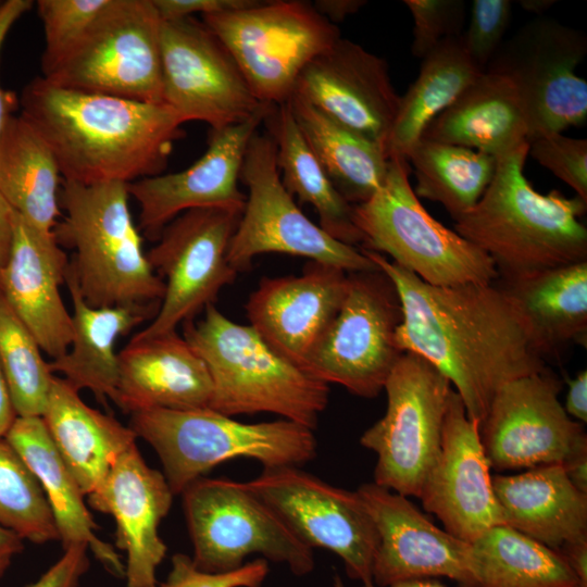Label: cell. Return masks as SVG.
<instances>
[{
  "instance_id": "6da1fadb",
  "label": "cell",
  "mask_w": 587,
  "mask_h": 587,
  "mask_svg": "<svg viewBox=\"0 0 587 587\" xmlns=\"http://www.w3.org/2000/svg\"><path fill=\"white\" fill-rule=\"evenodd\" d=\"M360 249L400 298V350L422 357L445 375L479 427L502 385L547 369L519 307L497 280L433 286L385 255Z\"/></svg>"
},
{
  "instance_id": "7a4b0ae2",
  "label": "cell",
  "mask_w": 587,
  "mask_h": 587,
  "mask_svg": "<svg viewBox=\"0 0 587 587\" xmlns=\"http://www.w3.org/2000/svg\"><path fill=\"white\" fill-rule=\"evenodd\" d=\"M18 103L67 182L129 184L159 175L185 135L164 103L72 90L42 76L23 88Z\"/></svg>"
},
{
  "instance_id": "3957f363",
  "label": "cell",
  "mask_w": 587,
  "mask_h": 587,
  "mask_svg": "<svg viewBox=\"0 0 587 587\" xmlns=\"http://www.w3.org/2000/svg\"><path fill=\"white\" fill-rule=\"evenodd\" d=\"M528 143L497 159L478 202L454 221V232L492 261L498 282L515 283L587 261V202L559 190L544 195L524 175Z\"/></svg>"
},
{
  "instance_id": "277c9868",
  "label": "cell",
  "mask_w": 587,
  "mask_h": 587,
  "mask_svg": "<svg viewBox=\"0 0 587 587\" xmlns=\"http://www.w3.org/2000/svg\"><path fill=\"white\" fill-rule=\"evenodd\" d=\"M128 199L126 183H61L59 203L65 214L53 234L60 247L74 249L68 263L83 299L93 308L160 305L164 295Z\"/></svg>"
},
{
  "instance_id": "5b68a950",
  "label": "cell",
  "mask_w": 587,
  "mask_h": 587,
  "mask_svg": "<svg viewBox=\"0 0 587 587\" xmlns=\"http://www.w3.org/2000/svg\"><path fill=\"white\" fill-rule=\"evenodd\" d=\"M198 322H184V338L205 363L213 391L209 408L227 416L274 413L316 427L328 403V384L273 350L250 326L215 304Z\"/></svg>"
},
{
  "instance_id": "8992f818",
  "label": "cell",
  "mask_w": 587,
  "mask_h": 587,
  "mask_svg": "<svg viewBox=\"0 0 587 587\" xmlns=\"http://www.w3.org/2000/svg\"><path fill=\"white\" fill-rule=\"evenodd\" d=\"M129 427L157 452L174 496L233 459H252L264 469L299 466L317 450L313 429L299 423H242L210 408L135 412Z\"/></svg>"
},
{
  "instance_id": "52a82bcc",
  "label": "cell",
  "mask_w": 587,
  "mask_h": 587,
  "mask_svg": "<svg viewBox=\"0 0 587 587\" xmlns=\"http://www.w3.org/2000/svg\"><path fill=\"white\" fill-rule=\"evenodd\" d=\"M404 158L389 159L383 186L353 205V222L363 236L360 248L388 254L423 282L439 287L498 280L491 259L435 220L409 180Z\"/></svg>"
},
{
  "instance_id": "ba28073f",
  "label": "cell",
  "mask_w": 587,
  "mask_h": 587,
  "mask_svg": "<svg viewBox=\"0 0 587 587\" xmlns=\"http://www.w3.org/2000/svg\"><path fill=\"white\" fill-rule=\"evenodd\" d=\"M202 18L265 104L288 101L305 65L340 38L337 25L304 1H258Z\"/></svg>"
},
{
  "instance_id": "9c48e42d",
  "label": "cell",
  "mask_w": 587,
  "mask_h": 587,
  "mask_svg": "<svg viewBox=\"0 0 587 587\" xmlns=\"http://www.w3.org/2000/svg\"><path fill=\"white\" fill-rule=\"evenodd\" d=\"M180 495L193 546L191 559L200 571L230 572L252 553L285 563L298 576L313 571V549L243 483L200 477Z\"/></svg>"
},
{
  "instance_id": "30bf717a",
  "label": "cell",
  "mask_w": 587,
  "mask_h": 587,
  "mask_svg": "<svg viewBox=\"0 0 587 587\" xmlns=\"http://www.w3.org/2000/svg\"><path fill=\"white\" fill-rule=\"evenodd\" d=\"M240 179L248 188L246 204L227 248V261L238 273L263 253L307 258L347 273L379 267L354 246L344 243L310 221L280 179L276 147L268 134L252 136Z\"/></svg>"
},
{
  "instance_id": "8fae6325",
  "label": "cell",
  "mask_w": 587,
  "mask_h": 587,
  "mask_svg": "<svg viewBox=\"0 0 587 587\" xmlns=\"http://www.w3.org/2000/svg\"><path fill=\"white\" fill-rule=\"evenodd\" d=\"M160 27L152 0H110L76 47L42 77L72 90L163 103Z\"/></svg>"
},
{
  "instance_id": "7c38bea8",
  "label": "cell",
  "mask_w": 587,
  "mask_h": 587,
  "mask_svg": "<svg viewBox=\"0 0 587 587\" xmlns=\"http://www.w3.org/2000/svg\"><path fill=\"white\" fill-rule=\"evenodd\" d=\"M587 53L586 35L538 16L504 40L485 72L507 77L525 115L527 141L582 126L587 120V82L576 67Z\"/></svg>"
},
{
  "instance_id": "4fadbf2b",
  "label": "cell",
  "mask_w": 587,
  "mask_h": 587,
  "mask_svg": "<svg viewBox=\"0 0 587 587\" xmlns=\"http://www.w3.org/2000/svg\"><path fill=\"white\" fill-rule=\"evenodd\" d=\"M451 389L428 361L402 353L384 386L386 412L360 438L361 446L377 455L373 483L419 498L439 452Z\"/></svg>"
},
{
  "instance_id": "5bb4252c",
  "label": "cell",
  "mask_w": 587,
  "mask_h": 587,
  "mask_svg": "<svg viewBox=\"0 0 587 587\" xmlns=\"http://www.w3.org/2000/svg\"><path fill=\"white\" fill-rule=\"evenodd\" d=\"M401 301L380 270L348 273L342 304L304 363L326 384H338L362 398H375L402 351L396 330Z\"/></svg>"
},
{
  "instance_id": "9a60e30c",
  "label": "cell",
  "mask_w": 587,
  "mask_h": 587,
  "mask_svg": "<svg viewBox=\"0 0 587 587\" xmlns=\"http://www.w3.org/2000/svg\"><path fill=\"white\" fill-rule=\"evenodd\" d=\"M242 212L220 208L185 211L167 223L147 252L164 283V295L152 322L134 335L149 338L176 330L178 324L214 304L238 272L227 261V248Z\"/></svg>"
},
{
  "instance_id": "2e32d148",
  "label": "cell",
  "mask_w": 587,
  "mask_h": 587,
  "mask_svg": "<svg viewBox=\"0 0 587 587\" xmlns=\"http://www.w3.org/2000/svg\"><path fill=\"white\" fill-rule=\"evenodd\" d=\"M243 486L307 546L332 551L350 578L373 584L378 535L357 491L333 486L298 466L264 469Z\"/></svg>"
},
{
  "instance_id": "e0dca14e",
  "label": "cell",
  "mask_w": 587,
  "mask_h": 587,
  "mask_svg": "<svg viewBox=\"0 0 587 587\" xmlns=\"http://www.w3.org/2000/svg\"><path fill=\"white\" fill-rule=\"evenodd\" d=\"M162 102L184 123L220 129L246 121L263 104L222 41L192 16L161 20Z\"/></svg>"
},
{
  "instance_id": "ac0fdd59",
  "label": "cell",
  "mask_w": 587,
  "mask_h": 587,
  "mask_svg": "<svg viewBox=\"0 0 587 587\" xmlns=\"http://www.w3.org/2000/svg\"><path fill=\"white\" fill-rule=\"evenodd\" d=\"M561 387L547 367L499 388L479 427L490 469L562 464L574 449L587 444L582 423L570 417L559 400Z\"/></svg>"
},
{
  "instance_id": "d6986e66",
  "label": "cell",
  "mask_w": 587,
  "mask_h": 587,
  "mask_svg": "<svg viewBox=\"0 0 587 587\" xmlns=\"http://www.w3.org/2000/svg\"><path fill=\"white\" fill-rule=\"evenodd\" d=\"M273 104L249 118L211 129L208 149L188 168L127 184L139 204L138 229L157 241L164 226L192 209L220 208L242 212L246 196L238 188L247 147Z\"/></svg>"
},
{
  "instance_id": "ffe728a7",
  "label": "cell",
  "mask_w": 587,
  "mask_h": 587,
  "mask_svg": "<svg viewBox=\"0 0 587 587\" xmlns=\"http://www.w3.org/2000/svg\"><path fill=\"white\" fill-rule=\"evenodd\" d=\"M419 498L424 510L441 521L444 529L467 542L504 524L479 426L466 415L453 388L448 398L439 452Z\"/></svg>"
},
{
  "instance_id": "44dd1931",
  "label": "cell",
  "mask_w": 587,
  "mask_h": 587,
  "mask_svg": "<svg viewBox=\"0 0 587 587\" xmlns=\"http://www.w3.org/2000/svg\"><path fill=\"white\" fill-rule=\"evenodd\" d=\"M357 492L378 535L372 566L376 587L436 577L455 580L460 587H475L470 569L471 542L436 526L405 496L375 483L361 485Z\"/></svg>"
},
{
  "instance_id": "7402d4cb",
  "label": "cell",
  "mask_w": 587,
  "mask_h": 587,
  "mask_svg": "<svg viewBox=\"0 0 587 587\" xmlns=\"http://www.w3.org/2000/svg\"><path fill=\"white\" fill-rule=\"evenodd\" d=\"M292 96L384 150L400 101L385 59L341 37L305 65Z\"/></svg>"
},
{
  "instance_id": "603a6c76",
  "label": "cell",
  "mask_w": 587,
  "mask_h": 587,
  "mask_svg": "<svg viewBox=\"0 0 587 587\" xmlns=\"http://www.w3.org/2000/svg\"><path fill=\"white\" fill-rule=\"evenodd\" d=\"M347 289L346 271L313 261L300 275L263 277L245 305L249 325L273 350L304 370Z\"/></svg>"
},
{
  "instance_id": "cb8c5ba5",
  "label": "cell",
  "mask_w": 587,
  "mask_h": 587,
  "mask_svg": "<svg viewBox=\"0 0 587 587\" xmlns=\"http://www.w3.org/2000/svg\"><path fill=\"white\" fill-rule=\"evenodd\" d=\"M173 492L163 473L150 467L137 445L124 451L102 483L89 495L91 508L113 516L116 546L126 552L127 587H151L167 547L158 529L167 515Z\"/></svg>"
},
{
  "instance_id": "d4e9b609",
  "label": "cell",
  "mask_w": 587,
  "mask_h": 587,
  "mask_svg": "<svg viewBox=\"0 0 587 587\" xmlns=\"http://www.w3.org/2000/svg\"><path fill=\"white\" fill-rule=\"evenodd\" d=\"M67 264L54 234L39 232L14 211L0 291L52 360L66 353L73 336L72 315L60 294Z\"/></svg>"
},
{
  "instance_id": "484cf974",
  "label": "cell",
  "mask_w": 587,
  "mask_h": 587,
  "mask_svg": "<svg viewBox=\"0 0 587 587\" xmlns=\"http://www.w3.org/2000/svg\"><path fill=\"white\" fill-rule=\"evenodd\" d=\"M212 391L205 363L176 330L133 337L118 352L114 403L124 412L209 408Z\"/></svg>"
},
{
  "instance_id": "4316f807",
  "label": "cell",
  "mask_w": 587,
  "mask_h": 587,
  "mask_svg": "<svg viewBox=\"0 0 587 587\" xmlns=\"http://www.w3.org/2000/svg\"><path fill=\"white\" fill-rule=\"evenodd\" d=\"M64 283L73 304V336L66 353L49 362L50 371L61 374L77 391L88 389L103 404L108 399L114 402L118 379L115 344L121 336L153 319L160 305L93 308L83 299L70 263Z\"/></svg>"
},
{
  "instance_id": "83f0119b",
  "label": "cell",
  "mask_w": 587,
  "mask_h": 587,
  "mask_svg": "<svg viewBox=\"0 0 587 587\" xmlns=\"http://www.w3.org/2000/svg\"><path fill=\"white\" fill-rule=\"evenodd\" d=\"M491 480L504 525L555 551L587 536V495L570 482L562 464Z\"/></svg>"
},
{
  "instance_id": "f1b7e54d",
  "label": "cell",
  "mask_w": 587,
  "mask_h": 587,
  "mask_svg": "<svg viewBox=\"0 0 587 587\" xmlns=\"http://www.w3.org/2000/svg\"><path fill=\"white\" fill-rule=\"evenodd\" d=\"M42 420L61 459L84 495L104 479L116 459L136 444L129 426L89 407L60 376H53Z\"/></svg>"
},
{
  "instance_id": "f546056e",
  "label": "cell",
  "mask_w": 587,
  "mask_h": 587,
  "mask_svg": "<svg viewBox=\"0 0 587 587\" xmlns=\"http://www.w3.org/2000/svg\"><path fill=\"white\" fill-rule=\"evenodd\" d=\"M38 479L51 509L63 549L85 545L104 567L124 577L114 548L100 539L78 483L52 444L41 416H16L5 437Z\"/></svg>"
},
{
  "instance_id": "4dcf8cb0",
  "label": "cell",
  "mask_w": 587,
  "mask_h": 587,
  "mask_svg": "<svg viewBox=\"0 0 587 587\" xmlns=\"http://www.w3.org/2000/svg\"><path fill=\"white\" fill-rule=\"evenodd\" d=\"M525 115L512 83L484 72L425 129L422 138L499 159L528 143Z\"/></svg>"
},
{
  "instance_id": "1f68e13d",
  "label": "cell",
  "mask_w": 587,
  "mask_h": 587,
  "mask_svg": "<svg viewBox=\"0 0 587 587\" xmlns=\"http://www.w3.org/2000/svg\"><path fill=\"white\" fill-rule=\"evenodd\" d=\"M61 174L45 139L21 114L10 115L0 135V192L10 207L43 234L60 215Z\"/></svg>"
},
{
  "instance_id": "d6a6232c",
  "label": "cell",
  "mask_w": 587,
  "mask_h": 587,
  "mask_svg": "<svg viewBox=\"0 0 587 587\" xmlns=\"http://www.w3.org/2000/svg\"><path fill=\"white\" fill-rule=\"evenodd\" d=\"M498 283L519 307L545 360L571 342L586 344L587 261Z\"/></svg>"
},
{
  "instance_id": "836d02e7",
  "label": "cell",
  "mask_w": 587,
  "mask_h": 587,
  "mask_svg": "<svg viewBox=\"0 0 587 587\" xmlns=\"http://www.w3.org/2000/svg\"><path fill=\"white\" fill-rule=\"evenodd\" d=\"M288 102L302 136L338 192L352 205L369 200L387 176L389 159L384 148L296 96Z\"/></svg>"
},
{
  "instance_id": "e575fe53",
  "label": "cell",
  "mask_w": 587,
  "mask_h": 587,
  "mask_svg": "<svg viewBox=\"0 0 587 587\" xmlns=\"http://www.w3.org/2000/svg\"><path fill=\"white\" fill-rule=\"evenodd\" d=\"M462 35L444 40L422 59L416 79L400 96L385 142L388 159H407L427 126L484 73L467 54Z\"/></svg>"
},
{
  "instance_id": "d590c367",
  "label": "cell",
  "mask_w": 587,
  "mask_h": 587,
  "mask_svg": "<svg viewBox=\"0 0 587 587\" xmlns=\"http://www.w3.org/2000/svg\"><path fill=\"white\" fill-rule=\"evenodd\" d=\"M263 123L275 143L286 190L314 208L321 228L328 235L350 246H362L363 236L353 222V205L328 178L302 136L289 102L273 104Z\"/></svg>"
},
{
  "instance_id": "8d00e7d4",
  "label": "cell",
  "mask_w": 587,
  "mask_h": 587,
  "mask_svg": "<svg viewBox=\"0 0 587 587\" xmlns=\"http://www.w3.org/2000/svg\"><path fill=\"white\" fill-rule=\"evenodd\" d=\"M475 587H585L563 558L501 524L471 542Z\"/></svg>"
},
{
  "instance_id": "74e56055",
  "label": "cell",
  "mask_w": 587,
  "mask_h": 587,
  "mask_svg": "<svg viewBox=\"0 0 587 587\" xmlns=\"http://www.w3.org/2000/svg\"><path fill=\"white\" fill-rule=\"evenodd\" d=\"M417 198L439 202L457 221L471 210L490 184L497 159L486 153L421 138L407 155Z\"/></svg>"
},
{
  "instance_id": "f35d334b",
  "label": "cell",
  "mask_w": 587,
  "mask_h": 587,
  "mask_svg": "<svg viewBox=\"0 0 587 587\" xmlns=\"http://www.w3.org/2000/svg\"><path fill=\"white\" fill-rule=\"evenodd\" d=\"M0 364L16 416H42L54 375L34 335L1 291Z\"/></svg>"
},
{
  "instance_id": "ab89813d",
  "label": "cell",
  "mask_w": 587,
  "mask_h": 587,
  "mask_svg": "<svg viewBox=\"0 0 587 587\" xmlns=\"http://www.w3.org/2000/svg\"><path fill=\"white\" fill-rule=\"evenodd\" d=\"M0 525L35 544L60 540L38 479L5 438H0Z\"/></svg>"
},
{
  "instance_id": "60d3db41",
  "label": "cell",
  "mask_w": 587,
  "mask_h": 587,
  "mask_svg": "<svg viewBox=\"0 0 587 587\" xmlns=\"http://www.w3.org/2000/svg\"><path fill=\"white\" fill-rule=\"evenodd\" d=\"M110 0H39L45 51L41 70L47 75L80 41ZM42 75V76H43Z\"/></svg>"
},
{
  "instance_id": "b9f144b4",
  "label": "cell",
  "mask_w": 587,
  "mask_h": 587,
  "mask_svg": "<svg viewBox=\"0 0 587 587\" xmlns=\"http://www.w3.org/2000/svg\"><path fill=\"white\" fill-rule=\"evenodd\" d=\"M413 17L412 54L423 59L444 40L463 34L462 0H404Z\"/></svg>"
},
{
  "instance_id": "7bdbcfd3",
  "label": "cell",
  "mask_w": 587,
  "mask_h": 587,
  "mask_svg": "<svg viewBox=\"0 0 587 587\" xmlns=\"http://www.w3.org/2000/svg\"><path fill=\"white\" fill-rule=\"evenodd\" d=\"M528 154L587 202V140L552 134L528 142Z\"/></svg>"
},
{
  "instance_id": "ee69618b",
  "label": "cell",
  "mask_w": 587,
  "mask_h": 587,
  "mask_svg": "<svg viewBox=\"0 0 587 587\" xmlns=\"http://www.w3.org/2000/svg\"><path fill=\"white\" fill-rule=\"evenodd\" d=\"M511 15L510 0L473 1L469 27L462 38L467 54L482 72L504 41Z\"/></svg>"
},
{
  "instance_id": "f6af8a7d",
  "label": "cell",
  "mask_w": 587,
  "mask_h": 587,
  "mask_svg": "<svg viewBox=\"0 0 587 587\" xmlns=\"http://www.w3.org/2000/svg\"><path fill=\"white\" fill-rule=\"evenodd\" d=\"M171 563L166 579L151 587H261L270 571L264 558L226 573L200 571L192 559L184 553H175Z\"/></svg>"
},
{
  "instance_id": "bcb514c9",
  "label": "cell",
  "mask_w": 587,
  "mask_h": 587,
  "mask_svg": "<svg viewBox=\"0 0 587 587\" xmlns=\"http://www.w3.org/2000/svg\"><path fill=\"white\" fill-rule=\"evenodd\" d=\"M87 552L85 545H73L64 549L61 558L26 587H78L89 569Z\"/></svg>"
},
{
  "instance_id": "7dc6e473",
  "label": "cell",
  "mask_w": 587,
  "mask_h": 587,
  "mask_svg": "<svg viewBox=\"0 0 587 587\" xmlns=\"http://www.w3.org/2000/svg\"><path fill=\"white\" fill-rule=\"evenodd\" d=\"M253 0H152L162 21L234 11L255 4Z\"/></svg>"
},
{
  "instance_id": "c3c4849f",
  "label": "cell",
  "mask_w": 587,
  "mask_h": 587,
  "mask_svg": "<svg viewBox=\"0 0 587 587\" xmlns=\"http://www.w3.org/2000/svg\"><path fill=\"white\" fill-rule=\"evenodd\" d=\"M33 5L29 0H8L0 5V50L13 24ZM18 99L14 92L3 91L0 88V135L7 118L17 107Z\"/></svg>"
},
{
  "instance_id": "681fc988",
  "label": "cell",
  "mask_w": 587,
  "mask_h": 587,
  "mask_svg": "<svg viewBox=\"0 0 587 587\" xmlns=\"http://www.w3.org/2000/svg\"><path fill=\"white\" fill-rule=\"evenodd\" d=\"M567 415L580 423L587 422V372L580 371L569 382L565 404Z\"/></svg>"
},
{
  "instance_id": "f907efd6",
  "label": "cell",
  "mask_w": 587,
  "mask_h": 587,
  "mask_svg": "<svg viewBox=\"0 0 587 587\" xmlns=\"http://www.w3.org/2000/svg\"><path fill=\"white\" fill-rule=\"evenodd\" d=\"M557 552L587 587V536L565 542Z\"/></svg>"
},
{
  "instance_id": "816d5d0a",
  "label": "cell",
  "mask_w": 587,
  "mask_h": 587,
  "mask_svg": "<svg viewBox=\"0 0 587 587\" xmlns=\"http://www.w3.org/2000/svg\"><path fill=\"white\" fill-rule=\"evenodd\" d=\"M562 466L570 482L587 495V444L574 449L562 462Z\"/></svg>"
},
{
  "instance_id": "f5cc1de1",
  "label": "cell",
  "mask_w": 587,
  "mask_h": 587,
  "mask_svg": "<svg viewBox=\"0 0 587 587\" xmlns=\"http://www.w3.org/2000/svg\"><path fill=\"white\" fill-rule=\"evenodd\" d=\"M314 8L328 21L336 24L355 14L366 1L364 0H320Z\"/></svg>"
},
{
  "instance_id": "db71d44e",
  "label": "cell",
  "mask_w": 587,
  "mask_h": 587,
  "mask_svg": "<svg viewBox=\"0 0 587 587\" xmlns=\"http://www.w3.org/2000/svg\"><path fill=\"white\" fill-rule=\"evenodd\" d=\"M14 210L0 192V268L8 260L13 237Z\"/></svg>"
},
{
  "instance_id": "11a10c76",
  "label": "cell",
  "mask_w": 587,
  "mask_h": 587,
  "mask_svg": "<svg viewBox=\"0 0 587 587\" xmlns=\"http://www.w3.org/2000/svg\"><path fill=\"white\" fill-rule=\"evenodd\" d=\"M15 419L16 413L13 408L7 379L0 364V438L5 437Z\"/></svg>"
},
{
  "instance_id": "9f6ffc18",
  "label": "cell",
  "mask_w": 587,
  "mask_h": 587,
  "mask_svg": "<svg viewBox=\"0 0 587 587\" xmlns=\"http://www.w3.org/2000/svg\"><path fill=\"white\" fill-rule=\"evenodd\" d=\"M23 549V539L0 525V558H12Z\"/></svg>"
},
{
  "instance_id": "6f0895ef",
  "label": "cell",
  "mask_w": 587,
  "mask_h": 587,
  "mask_svg": "<svg viewBox=\"0 0 587 587\" xmlns=\"http://www.w3.org/2000/svg\"><path fill=\"white\" fill-rule=\"evenodd\" d=\"M336 587H345L340 578H336ZM359 587H376L374 584H362ZM389 587H446L435 578L413 579L395 584Z\"/></svg>"
},
{
  "instance_id": "680465c9",
  "label": "cell",
  "mask_w": 587,
  "mask_h": 587,
  "mask_svg": "<svg viewBox=\"0 0 587 587\" xmlns=\"http://www.w3.org/2000/svg\"><path fill=\"white\" fill-rule=\"evenodd\" d=\"M520 5L532 13H535L537 15L544 14L546 11H548L552 5L557 3L554 0H522L519 1Z\"/></svg>"
},
{
  "instance_id": "91938a15",
  "label": "cell",
  "mask_w": 587,
  "mask_h": 587,
  "mask_svg": "<svg viewBox=\"0 0 587 587\" xmlns=\"http://www.w3.org/2000/svg\"><path fill=\"white\" fill-rule=\"evenodd\" d=\"M10 562H11V558H8V557L0 558V578L2 577V575L9 567Z\"/></svg>"
},
{
  "instance_id": "94428289",
  "label": "cell",
  "mask_w": 587,
  "mask_h": 587,
  "mask_svg": "<svg viewBox=\"0 0 587 587\" xmlns=\"http://www.w3.org/2000/svg\"><path fill=\"white\" fill-rule=\"evenodd\" d=\"M2 1H0V5H1Z\"/></svg>"
}]
</instances>
